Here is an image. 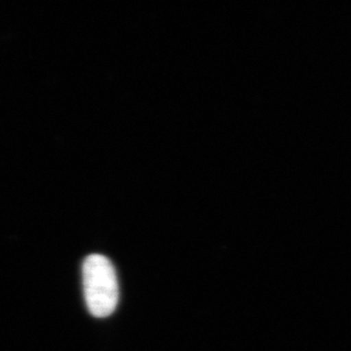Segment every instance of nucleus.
I'll return each mask as SVG.
<instances>
[{"mask_svg":"<svg viewBox=\"0 0 351 351\" xmlns=\"http://www.w3.org/2000/svg\"><path fill=\"white\" fill-rule=\"evenodd\" d=\"M83 288L86 306L95 317L113 314L119 302V282L110 259L90 255L83 263Z\"/></svg>","mask_w":351,"mask_h":351,"instance_id":"f257e3e1","label":"nucleus"}]
</instances>
